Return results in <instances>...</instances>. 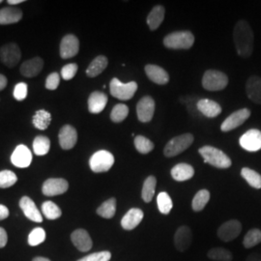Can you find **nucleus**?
Segmentation results:
<instances>
[{"label": "nucleus", "instance_id": "f257e3e1", "mask_svg": "<svg viewBox=\"0 0 261 261\" xmlns=\"http://www.w3.org/2000/svg\"><path fill=\"white\" fill-rule=\"evenodd\" d=\"M253 32L250 24L240 19L234 27L233 40L238 56L248 58L253 51Z\"/></svg>", "mask_w": 261, "mask_h": 261}, {"label": "nucleus", "instance_id": "f03ea898", "mask_svg": "<svg viewBox=\"0 0 261 261\" xmlns=\"http://www.w3.org/2000/svg\"><path fill=\"white\" fill-rule=\"evenodd\" d=\"M199 154L204 159V162L217 168H228L231 167L232 162L230 158L222 150L213 146L206 145L198 150Z\"/></svg>", "mask_w": 261, "mask_h": 261}, {"label": "nucleus", "instance_id": "7ed1b4c3", "mask_svg": "<svg viewBox=\"0 0 261 261\" xmlns=\"http://www.w3.org/2000/svg\"><path fill=\"white\" fill-rule=\"evenodd\" d=\"M195 43V36L191 31H176L164 39V45L171 49H189Z\"/></svg>", "mask_w": 261, "mask_h": 261}, {"label": "nucleus", "instance_id": "20e7f679", "mask_svg": "<svg viewBox=\"0 0 261 261\" xmlns=\"http://www.w3.org/2000/svg\"><path fill=\"white\" fill-rule=\"evenodd\" d=\"M194 142V136L192 134H183L169 140L164 149L166 157H175L188 149Z\"/></svg>", "mask_w": 261, "mask_h": 261}, {"label": "nucleus", "instance_id": "39448f33", "mask_svg": "<svg viewBox=\"0 0 261 261\" xmlns=\"http://www.w3.org/2000/svg\"><path fill=\"white\" fill-rule=\"evenodd\" d=\"M228 84V77L221 71L208 70L202 77V86L208 91H221Z\"/></svg>", "mask_w": 261, "mask_h": 261}, {"label": "nucleus", "instance_id": "423d86ee", "mask_svg": "<svg viewBox=\"0 0 261 261\" xmlns=\"http://www.w3.org/2000/svg\"><path fill=\"white\" fill-rule=\"evenodd\" d=\"M110 90L112 97L121 101H128L132 99L137 92L138 84L136 82L123 84L118 79L114 77L110 84Z\"/></svg>", "mask_w": 261, "mask_h": 261}, {"label": "nucleus", "instance_id": "0eeeda50", "mask_svg": "<svg viewBox=\"0 0 261 261\" xmlns=\"http://www.w3.org/2000/svg\"><path fill=\"white\" fill-rule=\"evenodd\" d=\"M114 164V157L111 152L107 150H99L94 153L89 160V166L95 173L107 172L112 168Z\"/></svg>", "mask_w": 261, "mask_h": 261}, {"label": "nucleus", "instance_id": "6e6552de", "mask_svg": "<svg viewBox=\"0 0 261 261\" xmlns=\"http://www.w3.org/2000/svg\"><path fill=\"white\" fill-rule=\"evenodd\" d=\"M21 58V51L16 43H8L0 47V60L9 68L17 65Z\"/></svg>", "mask_w": 261, "mask_h": 261}, {"label": "nucleus", "instance_id": "1a4fd4ad", "mask_svg": "<svg viewBox=\"0 0 261 261\" xmlns=\"http://www.w3.org/2000/svg\"><path fill=\"white\" fill-rule=\"evenodd\" d=\"M242 231V224L237 220L225 222L218 228V237L224 242H230L236 239Z\"/></svg>", "mask_w": 261, "mask_h": 261}, {"label": "nucleus", "instance_id": "9d476101", "mask_svg": "<svg viewBox=\"0 0 261 261\" xmlns=\"http://www.w3.org/2000/svg\"><path fill=\"white\" fill-rule=\"evenodd\" d=\"M69 189V183L63 178H50L43 184V194L47 196H56L66 193Z\"/></svg>", "mask_w": 261, "mask_h": 261}, {"label": "nucleus", "instance_id": "9b49d317", "mask_svg": "<svg viewBox=\"0 0 261 261\" xmlns=\"http://www.w3.org/2000/svg\"><path fill=\"white\" fill-rule=\"evenodd\" d=\"M251 116V111L248 109H242L231 113L222 124L221 130L229 132L241 126L244 122L248 120Z\"/></svg>", "mask_w": 261, "mask_h": 261}, {"label": "nucleus", "instance_id": "f8f14e48", "mask_svg": "<svg viewBox=\"0 0 261 261\" xmlns=\"http://www.w3.org/2000/svg\"><path fill=\"white\" fill-rule=\"evenodd\" d=\"M243 149L249 152H256L261 149V132L252 129L246 132L239 140Z\"/></svg>", "mask_w": 261, "mask_h": 261}, {"label": "nucleus", "instance_id": "ddd939ff", "mask_svg": "<svg viewBox=\"0 0 261 261\" xmlns=\"http://www.w3.org/2000/svg\"><path fill=\"white\" fill-rule=\"evenodd\" d=\"M155 112V101L150 97L145 96L140 99L137 105V114L138 118L142 123H147L152 120Z\"/></svg>", "mask_w": 261, "mask_h": 261}, {"label": "nucleus", "instance_id": "4468645a", "mask_svg": "<svg viewBox=\"0 0 261 261\" xmlns=\"http://www.w3.org/2000/svg\"><path fill=\"white\" fill-rule=\"evenodd\" d=\"M80 41L73 34H68L60 43V56L63 59L72 58L79 54Z\"/></svg>", "mask_w": 261, "mask_h": 261}, {"label": "nucleus", "instance_id": "2eb2a0df", "mask_svg": "<svg viewBox=\"0 0 261 261\" xmlns=\"http://www.w3.org/2000/svg\"><path fill=\"white\" fill-rule=\"evenodd\" d=\"M11 162L17 168H28L32 163V153L28 146L23 144L18 145L11 156Z\"/></svg>", "mask_w": 261, "mask_h": 261}, {"label": "nucleus", "instance_id": "dca6fc26", "mask_svg": "<svg viewBox=\"0 0 261 261\" xmlns=\"http://www.w3.org/2000/svg\"><path fill=\"white\" fill-rule=\"evenodd\" d=\"M193 241V234L189 226L182 225L174 234V245L179 252H186L191 247Z\"/></svg>", "mask_w": 261, "mask_h": 261}, {"label": "nucleus", "instance_id": "f3484780", "mask_svg": "<svg viewBox=\"0 0 261 261\" xmlns=\"http://www.w3.org/2000/svg\"><path fill=\"white\" fill-rule=\"evenodd\" d=\"M71 240L75 248L83 252L90 251L93 246V242L90 235L83 228L75 229V231L71 234Z\"/></svg>", "mask_w": 261, "mask_h": 261}, {"label": "nucleus", "instance_id": "a211bd4d", "mask_svg": "<svg viewBox=\"0 0 261 261\" xmlns=\"http://www.w3.org/2000/svg\"><path fill=\"white\" fill-rule=\"evenodd\" d=\"M58 138L62 149H72L77 141V133L73 126L65 125L59 130Z\"/></svg>", "mask_w": 261, "mask_h": 261}, {"label": "nucleus", "instance_id": "6ab92c4d", "mask_svg": "<svg viewBox=\"0 0 261 261\" xmlns=\"http://www.w3.org/2000/svg\"><path fill=\"white\" fill-rule=\"evenodd\" d=\"M19 207L22 210V212L25 215V217L32 222L35 223H42L43 217L38 210L37 206L35 205L34 201L28 197V196H22L19 200Z\"/></svg>", "mask_w": 261, "mask_h": 261}, {"label": "nucleus", "instance_id": "aec40b11", "mask_svg": "<svg viewBox=\"0 0 261 261\" xmlns=\"http://www.w3.org/2000/svg\"><path fill=\"white\" fill-rule=\"evenodd\" d=\"M44 68V61L41 57H34L23 62L20 66V73L25 77H34L41 73Z\"/></svg>", "mask_w": 261, "mask_h": 261}, {"label": "nucleus", "instance_id": "412c9836", "mask_svg": "<svg viewBox=\"0 0 261 261\" xmlns=\"http://www.w3.org/2000/svg\"><path fill=\"white\" fill-rule=\"evenodd\" d=\"M143 211L139 208H132L122 218L121 225L125 230H133L141 223Z\"/></svg>", "mask_w": 261, "mask_h": 261}, {"label": "nucleus", "instance_id": "4be33fe9", "mask_svg": "<svg viewBox=\"0 0 261 261\" xmlns=\"http://www.w3.org/2000/svg\"><path fill=\"white\" fill-rule=\"evenodd\" d=\"M145 74L148 76L151 82L154 84L164 85L167 84L169 81V75L168 72L162 67L153 64L145 66Z\"/></svg>", "mask_w": 261, "mask_h": 261}, {"label": "nucleus", "instance_id": "5701e85b", "mask_svg": "<svg viewBox=\"0 0 261 261\" xmlns=\"http://www.w3.org/2000/svg\"><path fill=\"white\" fill-rule=\"evenodd\" d=\"M246 92L253 103L261 105V77L252 75L246 84Z\"/></svg>", "mask_w": 261, "mask_h": 261}, {"label": "nucleus", "instance_id": "b1692460", "mask_svg": "<svg viewBox=\"0 0 261 261\" xmlns=\"http://www.w3.org/2000/svg\"><path fill=\"white\" fill-rule=\"evenodd\" d=\"M108 96L100 91H94L88 98V111L90 113H100L103 112L108 103Z\"/></svg>", "mask_w": 261, "mask_h": 261}, {"label": "nucleus", "instance_id": "393cba45", "mask_svg": "<svg viewBox=\"0 0 261 261\" xmlns=\"http://www.w3.org/2000/svg\"><path fill=\"white\" fill-rule=\"evenodd\" d=\"M197 110L201 112L206 117L209 118H214L218 115L221 114L222 112V108L218 103L215 101L209 100V99H201L197 102Z\"/></svg>", "mask_w": 261, "mask_h": 261}, {"label": "nucleus", "instance_id": "a878e982", "mask_svg": "<svg viewBox=\"0 0 261 261\" xmlns=\"http://www.w3.org/2000/svg\"><path fill=\"white\" fill-rule=\"evenodd\" d=\"M22 18L21 10L16 7H4L0 10V24L17 23Z\"/></svg>", "mask_w": 261, "mask_h": 261}, {"label": "nucleus", "instance_id": "bb28decb", "mask_svg": "<svg viewBox=\"0 0 261 261\" xmlns=\"http://www.w3.org/2000/svg\"><path fill=\"white\" fill-rule=\"evenodd\" d=\"M170 173L175 181L183 182V181L190 180L195 175V169L191 165L182 163V164H178L172 168Z\"/></svg>", "mask_w": 261, "mask_h": 261}, {"label": "nucleus", "instance_id": "cd10ccee", "mask_svg": "<svg viewBox=\"0 0 261 261\" xmlns=\"http://www.w3.org/2000/svg\"><path fill=\"white\" fill-rule=\"evenodd\" d=\"M166 10L162 5H157L151 10L148 17H147V24L151 30H156L162 24L165 19Z\"/></svg>", "mask_w": 261, "mask_h": 261}, {"label": "nucleus", "instance_id": "c85d7f7f", "mask_svg": "<svg viewBox=\"0 0 261 261\" xmlns=\"http://www.w3.org/2000/svg\"><path fill=\"white\" fill-rule=\"evenodd\" d=\"M108 64H109V60L106 56H97L96 58H94L93 61L86 69V75L89 77H95L103 73L106 68L108 67Z\"/></svg>", "mask_w": 261, "mask_h": 261}, {"label": "nucleus", "instance_id": "c756f323", "mask_svg": "<svg viewBox=\"0 0 261 261\" xmlns=\"http://www.w3.org/2000/svg\"><path fill=\"white\" fill-rule=\"evenodd\" d=\"M51 122V115L49 112L44 110H40L35 112L33 118H32V123L34 127L39 130H47Z\"/></svg>", "mask_w": 261, "mask_h": 261}, {"label": "nucleus", "instance_id": "7c9ffc66", "mask_svg": "<svg viewBox=\"0 0 261 261\" xmlns=\"http://www.w3.org/2000/svg\"><path fill=\"white\" fill-rule=\"evenodd\" d=\"M156 185H157L156 177L151 175L145 179L143 186H142V192H141V197L144 200V202L148 203L153 199L154 195H155Z\"/></svg>", "mask_w": 261, "mask_h": 261}, {"label": "nucleus", "instance_id": "2f4dec72", "mask_svg": "<svg viewBox=\"0 0 261 261\" xmlns=\"http://www.w3.org/2000/svg\"><path fill=\"white\" fill-rule=\"evenodd\" d=\"M210 200V193L205 189L200 190L196 193L192 201V208L196 212H200L205 208L206 204Z\"/></svg>", "mask_w": 261, "mask_h": 261}, {"label": "nucleus", "instance_id": "473e14b6", "mask_svg": "<svg viewBox=\"0 0 261 261\" xmlns=\"http://www.w3.org/2000/svg\"><path fill=\"white\" fill-rule=\"evenodd\" d=\"M116 212V199L112 197L98 207L97 214L105 219H112Z\"/></svg>", "mask_w": 261, "mask_h": 261}, {"label": "nucleus", "instance_id": "72a5a7b5", "mask_svg": "<svg viewBox=\"0 0 261 261\" xmlns=\"http://www.w3.org/2000/svg\"><path fill=\"white\" fill-rule=\"evenodd\" d=\"M50 148V140L45 136H38L33 141V151L37 156L47 155Z\"/></svg>", "mask_w": 261, "mask_h": 261}, {"label": "nucleus", "instance_id": "f704fd0d", "mask_svg": "<svg viewBox=\"0 0 261 261\" xmlns=\"http://www.w3.org/2000/svg\"><path fill=\"white\" fill-rule=\"evenodd\" d=\"M241 175L250 186L254 189H261V175L258 172L251 168H244L241 170Z\"/></svg>", "mask_w": 261, "mask_h": 261}, {"label": "nucleus", "instance_id": "c9c22d12", "mask_svg": "<svg viewBox=\"0 0 261 261\" xmlns=\"http://www.w3.org/2000/svg\"><path fill=\"white\" fill-rule=\"evenodd\" d=\"M207 256L212 260L217 261H231L233 258L231 252L224 248H213L208 251Z\"/></svg>", "mask_w": 261, "mask_h": 261}, {"label": "nucleus", "instance_id": "e433bc0d", "mask_svg": "<svg viewBox=\"0 0 261 261\" xmlns=\"http://www.w3.org/2000/svg\"><path fill=\"white\" fill-rule=\"evenodd\" d=\"M261 242V230L258 228H252L249 230L244 237L243 245L246 249H251Z\"/></svg>", "mask_w": 261, "mask_h": 261}, {"label": "nucleus", "instance_id": "4c0bfd02", "mask_svg": "<svg viewBox=\"0 0 261 261\" xmlns=\"http://www.w3.org/2000/svg\"><path fill=\"white\" fill-rule=\"evenodd\" d=\"M42 212L47 220H56L61 217L62 211L53 201H46L42 204Z\"/></svg>", "mask_w": 261, "mask_h": 261}, {"label": "nucleus", "instance_id": "58836bf2", "mask_svg": "<svg viewBox=\"0 0 261 261\" xmlns=\"http://www.w3.org/2000/svg\"><path fill=\"white\" fill-rule=\"evenodd\" d=\"M157 203H158L159 211L164 215L169 214V212L173 207L172 199L166 192H162L159 194L157 196Z\"/></svg>", "mask_w": 261, "mask_h": 261}, {"label": "nucleus", "instance_id": "ea45409f", "mask_svg": "<svg viewBox=\"0 0 261 261\" xmlns=\"http://www.w3.org/2000/svg\"><path fill=\"white\" fill-rule=\"evenodd\" d=\"M129 114V108L124 103H117L111 112V119L114 123L124 121Z\"/></svg>", "mask_w": 261, "mask_h": 261}, {"label": "nucleus", "instance_id": "a19ab883", "mask_svg": "<svg viewBox=\"0 0 261 261\" xmlns=\"http://www.w3.org/2000/svg\"><path fill=\"white\" fill-rule=\"evenodd\" d=\"M136 149L140 154H148L154 149V143L143 136H138L135 139Z\"/></svg>", "mask_w": 261, "mask_h": 261}, {"label": "nucleus", "instance_id": "79ce46f5", "mask_svg": "<svg viewBox=\"0 0 261 261\" xmlns=\"http://www.w3.org/2000/svg\"><path fill=\"white\" fill-rule=\"evenodd\" d=\"M18 181L17 175L11 170L0 171V188L7 189L15 185Z\"/></svg>", "mask_w": 261, "mask_h": 261}, {"label": "nucleus", "instance_id": "37998d69", "mask_svg": "<svg viewBox=\"0 0 261 261\" xmlns=\"http://www.w3.org/2000/svg\"><path fill=\"white\" fill-rule=\"evenodd\" d=\"M46 240V231L42 227L34 228L28 236V244L32 247L38 246Z\"/></svg>", "mask_w": 261, "mask_h": 261}, {"label": "nucleus", "instance_id": "c03bdc74", "mask_svg": "<svg viewBox=\"0 0 261 261\" xmlns=\"http://www.w3.org/2000/svg\"><path fill=\"white\" fill-rule=\"evenodd\" d=\"M112 258V253L109 251L94 252L88 254L77 261H110Z\"/></svg>", "mask_w": 261, "mask_h": 261}, {"label": "nucleus", "instance_id": "a18cd8bd", "mask_svg": "<svg viewBox=\"0 0 261 261\" xmlns=\"http://www.w3.org/2000/svg\"><path fill=\"white\" fill-rule=\"evenodd\" d=\"M79 70V66L75 63H71V64H67L64 66L61 70V75L63 77V80L65 81H70L75 76L76 72Z\"/></svg>", "mask_w": 261, "mask_h": 261}, {"label": "nucleus", "instance_id": "49530a36", "mask_svg": "<svg viewBox=\"0 0 261 261\" xmlns=\"http://www.w3.org/2000/svg\"><path fill=\"white\" fill-rule=\"evenodd\" d=\"M28 84L19 83L14 88V97L17 101H23L28 96Z\"/></svg>", "mask_w": 261, "mask_h": 261}, {"label": "nucleus", "instance_id": "de8ad7c7", "mask_svg": "<svg viewBox=\"0 0 261 261\" xmlns=\"http://www.w3.org/2000/svg\"><path fill=\"white\" fill-rule=\"evenodd\" d=\"M60 84V75L58 73L49 74L46 80V88L48 90H56Z\"/></svg>", "mask_w": 261, "mask_h": 261}, {"label": "nucleus", "instance_id": "09e8293b", "mask_svg": "<svg viewBox=\"0 0 261 261\" xmlns=\"http://www.w3.org/2000/svg\"><path fill=\"white\" fill-rule=\"evenodd\" d=\"M8 242V235L4 228L0 227V248H4Z\"/></svg>", "mask_w": 261, "mask_h": 261}, {"label": "nucleus", "instance_id": "8fccbe9b", "mask_svg": "<svg viewBox=\"0 0 261 261\" xmlns=\"http://www.w3.org/2000/svg\"><path fill=\"white\" fill-rule=\"evenodd\" d=\"M9 215V209L6 206L0 204V221L7 219Z\"/></svg>", "mask_w": 261, "mask_h": 261}, {"label": "nucleus", "instance_id": "3c124183", "mask_svg": "<svg viewBox=\"0 0 261 261\" xmlns=\"http://www.w3.org/2000/svg\"><path fill=\"white\" fill-rule=\"evenodd\" d=\"M246 261H261V254L259 253H252L247 257Z\"/></svg>", "mask_w": 261, "mask_h": 261}, {"label": "nucleus", "instance_id": "603ef678", "mask_svg": "<svg viewBox=\"0 0 261 261\" xmlns=\"http://www.w3.org/2000/svg\"><path fill=\"white\" fill-rule=\"evenodd\" d=\"M7 85V79L3 75H0V91H2Z\"/></svg>", "mask_w": 261, "mask_h": 261}, {"label": "nucleus", "instance_id": "864d4df0", "mask_svg": "<svg viewBox=\"0 0 261 261\" xmlns=\"http://www.w3.org/2000/svg\"><path fill=\"white\" fill-rule=\"evenodd\" d=\"M24 2V0H8V4L10 5H16V4H19Z\"/></svg>", "mask_w": 261, "mask_h": 261}, {"label": "nucleus", "instance_id": "5fc2aeb1", "mask_svg": "<svg viewBox=\"0 0 261 261\" xmlns=\"http://www.w3.org/2000/svg\"><path fill=\"white\" fill-rule=\"evenodd\" d=\"M32 261H50L48 258H46V257H42V256H38V257H35V258H33V260Z\"/></svg>", "mask_w": 261, "mask_h": 261}, {"label": "nucleus", "instance_id": "6e6d98bb", "mask_svg": "<svg viewBox=\"0 0 261 261\" xmlns=\"http://www.w3.org/2000/svg\"><path fill=\"white\" fill-rule=\"evenodd\" d=\"M1 3H2V1H1V0H0V4H1Z\"/></svg>", "mask_w": 261, "mask_h": 261}]
</instances>
